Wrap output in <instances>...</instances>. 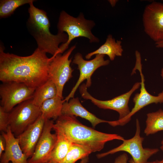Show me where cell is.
Segmentation results:
<instances>
[{
  "label": "cell",
  "instance_id": "1",
  "mask_svg": "<svg viewBox=\"0 0 163 163\" xmlns=\"http://www.w3.org/2000/svg\"><path fill=\"white\" fill-rule=\"evenodd\" d=\"M0 46V80L16 82L36 89L49 78L48 70L52 57L38 48L25 56L5 53Z\"/></svg>",
  "mask_w": 163,
  "mask_h": 163
},
{
  "label": "cell",
  "instance_id": "2",
  "mask_svg": "<svg viewBox=\"0 0 163 163\" xmlns=\"http://www.w3.org/2000/svg\"><path fill=\"white\" fill-rule=\"evenodd\" d=\"M53 129L61 132L72 143L89 148L93 152L101 150L108 141L124 140L119 135L100 132L83 125L72 115H61L54 123Z\"/></svg>",
  "mask_w": 163,
  "mask_h": 163
},
{
  "label": "cell",
  "instance_id": "3",
  "mask_svg": "<svg viewBox=\"0 0 163 163\" xmlns=\"http://www.w3.org/2000/svg\"><path fill=\"white\" fill-rule=\"evenodd\" d=\"M32 2L29 4V16L27 22L28 31L36 40L37 48L52 56L58 54L59 44L66 43L68 36L65 33L54 35L50 30V22L46 13L35 7Z\"/></svg>",
  "mask_w": 163,
  "mask_h": 163
},
{
  "label": "cell",
  "instance_id": "4",
  "mask_svg": "<svg viewBox=\"0 0 163 163\" xmlns=\"http://www.w3.org/2000/svg\"><path fill=\"white\" fill-rule=\"evenodd\" d=\"M95 25L93 21L86 19L82 13L77 17H75L65 11H61L57 24L58 32H66L68 40L59 46L58 54H62L67 50L71 42L76 38L84 37L88 39L91 43H99V39L91 31Z\"/></svg>",
  "mask_w": 163,
  "mask_h": 163
},
{
  "label": "cell",
  "instance_id": "5",
  "mask_svg": "<svg viewBox=\"0 0 163 163\" xmlns=\"http://www.w3.org/2000/svg\"><path fill=\"white\" fill-rule=\"evenodd\" d=\"M136 127L135 134L133 137L124 139L122 144L116 148L107 152L97 154V158H101L109 155L124 151L130 154L136 163H147L148 159L157 153L159 150L157 148H144L142 144L144 138L140 136V124L137 119L136 120Z\"/></svg>",
  "mask_w": 163,
  "mask_h": 163
},
{
  "label": "cell",
  "instance_id": "6",
  "mask_svg": "<svg viewBox=\"0 0 163 163\" xmlns=\"http://www.w3.org/2000/svg\"><path fill=\"white\" fill-rule=\"evenodd\" d=\"M9 113V126L16 137L41 114L40 107L33 103L32 99L18 104Z\"/></svg>",
  "mask_w": 163,
  "mask_h": 163
},
{
  "label": "cell",
  "instance_id": "7",
  "mask_svg": "<svg viewBox=\"0 0 163 163\" xmlns=\"http://www.w3.org/2000/svg\"><path fill=\"white\" fill-rule=\"evenodd\" d=\"M75 48V45L73 46L63 54H58L52 56L48 67L49 78L56 85L57 95L62 98L64 86L72 77L73 70L70 66L72 60L69 59V57Z\"/></svg>",
  "mask_w": 163,
  "mask_h": 163
},
{
  "label": "cell",
  "instance_id": "8",
  "mask_svg": "<svg viewBox=\"0 0 163 163\" xmlns=\"http://www.w3.org/2000/svg\"><path fill=\"white\" fill-rule=\"evenodd\" d=\"M136 63L132 72L138 70L139 72L141 77V88L139 93L136 94L133 101L134 104V107L129 115L125 118L117 120L109 121L108 123L112 126H123L128 123L132 117L144 107L150 104L162 103H163V91L157 96H154L149 94L146 90L145 84L144 76L142 72V65L140 55L136 56Z\"/></svg>",
  "mask_w": 163,
  "mask_h": 163
},
{
  "label": "cell",
  "instance_id": "9",
  "mask_svg": "<svg viewBox=\"0 0 163 163\" xmlns=\"http://www.w3.org/2000/svg\"><path fill=\"white\" fill-rule=\"evenodd\" d=\"M35 89L22 83L2 82L0 86V106L9 113L18 104L32 99Z\"/></svg>",
  "mask_w": 163,
  "mask_h": 163
},
{
  "label": "cell",
  "instance_id": "10",
  "mask_svg": "<svg viewBox=\"0 0 163 163\" xmlns=\"http://www.w3.org/2000/svg\"><path fill=\"white\" fill-rule=\"evenodd\" d=\"M140 85L141 82H137L128 92L111 99L105 101L99 100L92 97L88 92L87 87L85 84L80 85L79 89L81 96L83 98L91 100L99 108L112 110L117 111L119 115L118 119H121L126 117L129 113L130 111L128 103L130 97Z\"/></svg>",
  "mask_w": 163,
  "mask_h": 163
},
{
  "label": "cell",
  "instance_id": "11",
  "mask_svg": "<svg viewBox=\"0 0 163 163\" xmlns=\"http://www.w3.org/2000/svg\"><path fill=\"white\" fill-rule=\"evenodd\" d=\"M105 56L97 54L93 59L87 60L83 59L82 54L79 53L75 55L72 62L78 66L80 72L79 76L71 92L64 100L65 102H68L70 99L74 97L76 91L85 80H86L85 84L87 88L91 86V77L95 71L99 68L107 65L110 63L109 60H105Z\"/></svg>",
  "mask_w": 163,
  "mask_h": 163
},
{
  "label": "cell",
  "instance_id": "12",
  "mask_svg": "<svg viewBox=\"0 0 163 163\" xmlns=\"http://www.w3.org/2000/svg\"><path fill=\"white\" fill-rule=\"evenodd\" d=\"M145 33L155 43L163 40V3L153 2L145 7L142 15Z\"/></svg>",
  "mask_w": 163,
  "mask_h": 163
},
{
  "label": "cell",
  "instance_id": "13",
  "mask_svg": "<svg viewBox=\"0 0 163 163\" xmlns=\"http://www.w3.org/2000/svg\"><path fill=\"white\" fill-rule=\"evenodd\" d=\"M54 123L52 120H46L34 152L28 159V163H47L49 161L57 138L56 133H51Z\"/></svg>",
  "mask_w": 163,
  "mask_h": 163
},
{
  "label": "cell",
  "instance_id": "14",
  "mask_svg": "<svg viewBox=\"0 0 163 163\" xmlns=\"http://www.w3.org/2000/svg\"><path fill=\"white\" fill-rule=\"evenodd\" d=\"M46 120L41 114L35 122L17 137L23 152L28 158H30L34 152Z\"/></svg>",
  "mask_w": 163,
  "mask_h": 163
},
{
  "label": "cell",
  "instance_id": "15",
  "mask_svg": "<svg viewBox=\"0 0 163 163\" xmlns=\"http://www.w3.org/2000/svg\"><path fill=\"white\" fill-rule=\"evenodd\" d=\"M2 135L6 142L5 150L0 157V163H28V158L23 152L18 139L11 132L9 126Z\"/></svg>",
  "mask_w": 163,
  "mask_h": 163
},
{
  "label": "cell",
  "instance_id": "16",
  "mask_svg": "<svg viewBox=\"0 0 163 163\" xmlns=\"http://www.w3.org/2000/svg\"><path fill=\"white\" fill-rule=\"evenodd\" d=\"M62 113V115L78 116L85 119L89 121L94 128L99 123H108L109 121L100 119L89 112L82 106L77 97H74L68 102H64Z\"/></svg>",
  "mask_w": 163,
  "mask_h": 163
},
{
  "label": "cell",
  "instance_id": "17",
  "mask_svg": "<svg viewBox=\"0 0 163 163\" xmlns=\"http://www.w3.org/2000/svg\"><path fill=\"white\" fill-rule=\"evenodd\" d=\"M122 42L120 40L116 41L111 34L108 35L105 42L95 50L86 55L85 58L89 59L94 55L103 54L107 55L110 60H114L117 56H121L123 51L121 45Z\"/></svg>",
  "mask_w": 163,
  "mask_h": 163
},
{
  "label": "cell",
  "instance_id": "18",
  "mask_svg": "<svg viewBox=\"0 0 163 163\" xmlns=\"http://www.w3.org/2000/svg\"><path fill=\"white\" fill-rule=\"evenodd\" d=\"M55 132L57 140L49 161L59 163L65 157L73 143L61 132L58 131Z\"/></svg>",
  "mask_w": 163,
  "mask_h": 163
},
{
  "label": "cell",
  "instance_id": "19",
  "mask_svg": "<svg viewBox=\"0 0 163 163\" xmlns=\"http://www.w3.org/2000/svg\"><path fill=\"white\" fill-rule=\"evenodd\" d=\"M57 95L56 85L52 80L49 79L36 88L32 101L35 105L40 107L44 101Z\"/></svg>",
  "mask_w": 163,
  "mask_h": 163
},
{
  "label": "cell",
  "instance_id": "20",
  "mask_svg": "<svg viewBox=\"0 0 163 163\" xmlns=\"http://www.w3.org/2000/svg\"><path fill=\"white\" fill-rule=\"evenodd\" d=\"M63 98L58 96L44 101L40 107L41 114L46 120H57L62 115V109L64 102Z\"/></svg>",
  "mask_w": 163,
  "mask_h": 163
},
{
  "label": "cell",
  "instance_id": "21",
  "mask_svg": "<svg viewBox=\"0 0 163 163\" xmlns=\"http://www.w3.org/2000/svg\"><path fill=\"white\" fill-rule=\"evenodd\" d=\"M146 126L144 133L146 136L163 131V110L159 109L147 114Z\"/></svg>",
  "mask_w": 163,
  "mask_h": 163
},
{
  "label": "cell",
  "instance_id": "22",
  "mask_svg": "<svg viewBox=\"0 0 163 163\" xmlns=\"http://www.w3.org/2000/svg\"><path fill=\"white\" fill-rule=\"evenodd\" d=\"M92 152V150L87 147L73 143L65 157L59 163H75Z\"/></svg>",
  "mask_w": 163,
  "mask_h": 163
},
{
  "label": "cell",
  "instance_id": "23",
  "mask_svg": "<svg viewBox=\"0 0 163 163\" xmlns=\"http://www.w3.org/2000/svg\"><path fill=\"white\" fill-rule=\"evenodd\" d=\"M35 1L34 0H1L0 17L3 18L11 15L18 7Z\"/></svg>",
  "mask_w": 163,
  "mask_h": 163
},
{
  "label": "cell",
  "instance_id": "24",
  "mask_svg": "<svg viewBox=\"0 0 163 163\" xmlns=\"http://www.w3.org/2000/svg\"><path fill=\"white\" fill-rule=\"evenodd\" d=\"M9 114L0 106V130L2 132H6L9 126Z\"/></svg>",
  "mask_w": 163,
  "mask_h": 163
},
{
  "label": "cell",
  "instance_id": "25",
  "mask_svg": "<svg viewBox=\"0 0 163 163\" xmlns=\"http://www.w3.org/2000/svg\"><path fill=\"white\" fill-rule=\"evenodd\" d=\"M128 158L127 155L124 153L117 157L114 163H127Z\"/></svg>",
  "mask_w": 163,
  "mask_h": 163
},
{
  "label": "cell",
  "instance_id": "26",
  "mask_svg": "<svg viewBox=\"0 0 163 163\" xmlns=\"http://www.w3.org/2000/svg\"><path fill=\"white\" fill-rule=\"evenodd\" d=\"M6 147V142L5 139L1 134L0 136V157L5 151Z\"/></svg>",
  "mask_w": 163,
  "mask_h": 163
},
{
  "label": "cell",
  "instance_id": "27",
  "mask_svg": "<svg viewBox=\"0 0 163 163\" xmlns=\"http://www.w3.org/2000/svg\"><path fill=\"white\" fill-rule=\"evenodd\" d=\"M155 44L156 47L163 48V40L155 43Z\"/></svg>",
  "mask_w": 163,
  "mask_h": 163
},
{
  "label": "cell",
  "instance_id": "28",
  "mask_svg": "<svg viewBox=\"0 0 163 163\" xmlns=\"http://www.w3.org/2000/svg\"><path fill=\"white\" fill-rule=\"evenodd\" d=\"M88 156H87L81 159L79 163H88Z\"/></svg>",
  "mask_w": 163,
  "mask_h": 163
},
{
  "label": "cell",
  "instance_id": "29",
  "mask_svg": "<svg viewBox=\"0 0 163 163\" xmlns=\"http://www.w3.org/2000/svg\"><path fill=\"white\" fill-rule=\"evenodd\" d=\"M117 0H109L108 1L110 2L111 6L113 7H114L117 2Z\"/></svg>",
  "mask_w": 163,
  "mask_h": 163
},
{
  "label": "cell",
  "instance_id": "30",
  "mask_svg": "<svg viewBox=\"0 0 163 163\" xmlns=\"http://www.w3.org/2000/svg\"><path fill=\"white\" fill-rule=\"evenodd\" d=\"M147 163H163V158L161 160H156L152 161H148Z\"/></svg>",
  "mask_w": 163,
  "mask_h": 163
},
{
  "label": "cell",
  "instance_id": "31",
  "mask_svg": "<svg viewBox=\"0 0 163 163\" xmlns=\"http://www.w3.org/2000/svg\"><path fill=\"white\" fill-rule=\"evenodd\" d=\"M161 145L160 147V149L163 152V139L161 141Z\"/></svg>",
  "mask_w": 163,
  "mask_h": 163
},
{
  "label": "cell",
  "instance_id": "32",
  "mask_svg": "<svg viewBox=\"0 0 163 163\" xmlns=\"http://www.w3.org/2000/svg\"><path fill=\"white\" fill-rule=\"evenodd\" d=\"M129 161V163H136L134 161L132 158H131Z\"/></svg>",
  "mask_w": 163,
  "mask_h": 163
},
{
  "label": "cell",
  "instance_id": "33",
  "mask_svg": "<svg viewBox=\"0 0 163 163\" xmlns=\"http://www.w3.org/2000/svg\"><path fill=\"white\" fill-rule=\"evenodd\" d=\"M161 75L162 79H163V68L161 69Z\"/></svg>",
  "mask_w": 163,
  "mask_h": 163
},
{
  "label": "cell",
  "instance_id": "34",
  "mask_svg": "<svg viewBox=\"0 0 163 163\" xmlns=\"http://www.w3.org/2000/svg\"><path fill=\"white\" fill-rule=\"evenodd\" d=\"M47 163H52L51 162H50L49 161V162H47Z\"/></svg>",
  "mask_w": 163,
  "mask_h": 163
},
{
  "label": "cell",
  "instance_id": "35",
  "mask_svg": "<svg viewBox=\"0 0 163 163\" xmlns=\"http://www.w3.org/2000/svg\"><path fill=\"white\" fill-rule=\"evenodd\" d=\"M8 163H11V162H8Z\"/></svg>",
  "mask_w": 163,
  "mask_h": 163
}]
</instances>
